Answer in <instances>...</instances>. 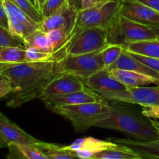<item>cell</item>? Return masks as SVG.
I'll return each instance as SVG.
<instances>
[{
	"label": "cell",
	"instance_id": "6da1fadb",
	"mask_svg": "<svg viewBox=\"0 0 159 159\" xmlns=\"http://www.w3.org/2000/svg\"><path fill=\"white\" fill-rule=\"evenodd\" d=\"M110 104V111L98 119L93 127L122 132L134 140L154 141L159 140V131L152 119L141 112L116 103Z\"/></svg>",
	"mask_w": 159,
	"mask_h": 159
},
{
	"label": "cell",
	"instance_id": "7a4b0ae2",
	"mask_svg": "<svg viewBox=\"0 0 159 159\" xmlns=\"http://www.w3.org/2000/svg\"><path fill=\"white\" fill-rule=\"evenodd\" d=\"M55 61L22 62L13 65H0V74L11 82L14 93L23 91L55 71Z\"/></svg>",
	"mask_w": 159,
	"mask_h": 159
},
{
	"label": "cell",
	"instance_id": "3957f363",
	"mask_svg": "<svg viewBox=\"0 0 159 159\" xmlns=\"http://www.w3.org/2000/svg\"><path fill=\"white\" fill-rule=\"evenodd\" d=\"M48 109L68 120L76 132H83L93 127L98 119L110 111V104L103 99L79 105L54 106Z\"/></svg>",
	"mask_w": 159,
	"mask_h": 159
},
{
	"label": "cell",
	"instance_id": "277c9868",
	"mask_svg": "<svg viewBox=\"0 0 159 159\" xmlns=\"http://www.w3.org/2000/svg\"><path fill=\"white\" fill-rule=\"evenodd\" d=\"M107 30L108 44L120 45L125 48L136 42L158 40L152 27L128 20L120 13Z\"/></svg>",
	"mask_w": 159,
	"mask_h": 159
},
{
	"label": "cell",
	"instance_id": "5b68a950",
	"mask_svg": "<svg viewBox=\"0 0 159 159\" xmlns=\"http://www.w3.org/2000/svg\"><path fill=\"white\" fill-rule=\"evenodd\" d=\"M119 11L120 0H106L93 7L79 9L69 38L87 28L107 29L118 16Z\"/></svg>",
	"mask_w": 159,
	"mask_h": 159
},
{
	"label": "cell",
	"instance_id": "8992f818",
	"mask_svg": "<svg viewBox=\"0 0 159 159\" xmlns=\"http://www.w3.org/2000/svg\"><path fill=\"white\" fill-rule=\"evenodd\" d=\"M102 51V49L89 54L75 55L66 54L56 61V72L73 75L85 82L92 75L105 68Z\"/></svg>",
	"mask_w": 159,
	"mask_h": 159
},
{
	"label": "cell",
	"instance_id": "52a82bcc",
	"mask_svg": "<svg viewBox=\"0 0 159 159\" xmlns=\"http://www.w3.org/2000/svg\"><path fill=\"white\" fill-rule=\"evenodd\" d=\"M108 45L107 30L104 28H87L70 37L63 50L66 54H83L99 51Z\"/></svg>",
	"mask_w": 159,
	"mask_h": 159
},
{
	"label": "cell",
	"instance_id": "ba28073f",
	"mask_svg": "<svg viewBox=\"0 0 159 159\" xmlns=\"http://www.w3.org/2000/svg\"><path fill=\"white\" fill-rule=\"evenodd\" d=\"M98 95L111 102L137 104L141 107L159 105V85L127 88L126 90L117 93Z\"/></svg>",
	"mask_w": 159,
	"mask_h": 159
},
{
	"label": "cell",
	"instance_id": "9c48e42d",
	"mask_svg": "<svg viewBox=\"0 0 159 159\" xmlns=\"http://www.w3.org/2000/svg\"><path fill=\"white\" fill-rule=\"evenodd\" d=\"M87 87L80 78L67 73H56L40 93V99H49L74 92L82 91Z\"/></svg>",
	"mask_w": 159,
	"mask_h": 159
},
{
	"label": "cell",
	"instance_id": "30bf717a",
	"mask_svg": "<svg viewBox=\"0 0 159 159\" xmlns=\"http://www.w3.org/2000/svg\"><path fill=\"white\" fill-rule=\"evenodd\" d=\"M79 9L78 6L67 0L58 10L43 19L39 23L38 29L45 33L52 30L64 29L71 34Z\"/></svg>",
	"mask_w": 159,
	"mask_h": 159
},
{
	"label": "cell",
	"instance_id": "8fae6325",
	"mask_svg": "<svg viewBox=\"0 0 159 159\" xmlns=\"http://www.w3.org/2000/svg\"><path fill=\"white\" fill-rule=\"evenodd\" d=\"M119 13L140 24L150 27L159 26V12L134 0H120Z\"/></svg>",
	"mask_w": 159,
	"mask_h": 159
},
{
	"label": "cell",
	"instance_id": "7c38bea8",
	"mask_svg": "<svg viewBox=\"0 0 159 159\" xmlns=\"http://www.w3.org/2000/svg\"><path fill=\"white\" fill-rule=\"evenodd\" d=\"M85 85L97 94L117 93L127 89L107 68H103L89 76L85 81Z\"/></svg>",
	"mask_w": 159,
	"mask_h": 159
},
{
	"label": "cell",
	"instance_id": "4fadbf2b",
	"mask_svg": "<svg viewBox=\"0 0 159 159\" xmlns=\"http://www.w3.org/2000/svg\"><path fill=\"white\" fill-rule=\"evenodd\" d=\"M0 140L7 146L12 144L37 145L40 141L22 130L2 113H0Z\"/></svg>",
	"mask_w": 159,
	"mask_h": 159
},
{
	"label": "cell",
	"instance_id": "5bb4252c",
	"mask_svg": "<svg viewBox=\"0 0 159 159\" xmlns=\"http://www.w3.org/2000/svg\"><path fill=\"white\" fill-rule=\"evenodd\" d=\"M117 144L110 139L107 141L96 139L92 137L79 138L70 145L65 146L68 150L75 152L80 159H92L96 154L107 149L116 147Z\"/></svg>",
	"mask_w": 159,
	"mask_h": 159
},
{
	"label": "cell",
	"instance_id": "9a60e30c",
	"mask_svg": "<svg viewBox=\"0 0 159 159\" xmlns=\"http://www.w3.org/2000/svg\"><path fill=\"white\" fill-rule=\"evenodd\" d=\"M103 100L97 93L86 88L82 91L74 92L49 99H43L45 106L48 108L54 106H66V105H79V104L88 103V102H99Z\"/></svg>",
	"mask_w": 159,
	"mask_h": 159
},
{
	"label": "cell",
	"instance_id": "2e32d148",
	"mask_svg": "<svg viewBox=\"0 0 159 159\" xmlns=\"http://www.w3.org/2000/svg\"><path fill=\"white\" fill-rule=\"evenodd\" d=\"M116 144L124 146L143 159H159V140L141 141L130 138H110Z\"/></svg>",
	"mask_w": 159,
	"mask_h": 159
},
{
	"label": "cell",
	"instance_id": "e0dca14e",
	"mask_svg": "<svg viewBox=\"0 0 159 159\" xmlns=\"http://www.w3.org/2000/svg\"><path fill=\"white\" fill-rule=\"evenodd\" d=\"M107 69H108L109 71L113 69H122L134 71V72L141 73V74L150 76V77L154 78L159 81V74L158 72L134 58L126 48L123 51L122 54L118 58V60Z\"/></svg>",
	"mask_w": 159,
	"mask_h": 159
},
{
	"label": "cell",
	"instance_id": "ac0fdd59",
	"mask_svg": "<svg viewBox=\"0 0 159 159\" xmlns=\"http://www.w3.org/2000/svg\"><path fill=\"white\" fill-rule=\"evenodd\" d=\"M110 71L118 81L124 84L127 88L145 86L150 84H155V85H159L158 80L150 76L141 74V73L122 69H113L110 70Z\"/></svg>",
	"mask_w": 159,
	"mask_h": 159
},
{
	"label": "cell",
	"instance_id": "d6986e66",
	"mask_svg": "<svg viewBox=\"0 0 159 159\" xmlns=\"http://www.w3.org/2000/svg\"><path fill=\"white\" fill-rule=\"evenodd\" d=\"M23 44L26 49L27 48H34V49L39 50L40 51L47 53H52L53 51L52 46L51 44L49 39H48L47 33L37 30L34 33L28 36L24 40H23Z\"/></svg>",
	"mask_w": 159,
	"mask_h": 159
},
{
	"label": "cell",
	"instance_id": "ffe728a7",
	"mask_svg": "<svg viewBox=\"0 0 159 159\" xmlns=\"http://www.w3.org/2000/svg\"><path fill=\"white\" fill-rule=\"evenodd\" d=\"M38 148L49 159H80L75 152L68 150L65 146L43 142L40 141L37 144Z\"/></svg>",
	"mask_w": 159,
	"mask_h": 159
},
{
	"label": "cell",
	"instance_id": "44dd1931",
	"mask_svg": "<svg viewBox=\"0 0 159 159\" xmlns=\"http://www.w3.org/2000/svg\"><path fill=\"white\" fill-rule=\"evenodd\" d=\"M126 49L134 54L159 59V40L136 42L129 45Z\"/></svg>",
	"mask_w": 159,
	"mask_h": 159
},
{
	"label": "cell",
	"instance_id": "7402d4cb",
	"mask_svg": "<svg viewBox=\"0 0 159 159\" xmlns=\"http://www.w3.org/2000/svg\"><path fill=\"white\" fill-rule=\"evenodd\" d=\"M92 159H142L138 154L124 146L117 144L116 147L107 149L96 154Z\"/></svg>",
	"mask_w": 159,
	"mask_h": 159
},
{
	"label": "cell",
	"instance_id": "603a6c76",
	"mask_svg": "<svg viewBox=\"0 0 159 159\" xmlns=\"http://www.w3.org/2000/svg\"><path fill=\"white\" fill-rule=\"evenodd\" d=\"M26 48L6 47L0 48V65H13L26 61Z\"/></svg>",
	"mask_w": 159,
	"mask_h": 159
},
{
	"label": "cell",
	"instance_id": "cb8c5ba5",
	"mask_svg": "<svg viewBox=\"0 0 159 159\" xmlns=\"http://www.w3.org/2000/svg\"><path fill=\"white\" fill-rule=\"evenodd\" d=\"M125 48L117 44H108L102 49V57L105 68H109L118 60Z\"/></svg>",
	"mask_w": 159,
	"mask_h": 159
},
{
	"label": "cell",
	"instance_id": "d4e9b609",
	"mask_svg": "<svg viewBox=\"0 0 159 159\" xmlns=\"http://www.w3.org/2000/svg\"><path fill=\"white\" fill-rule=\"evenodd\" d=\"M9 1L18 6L20 9L26 12L31 19H33L37 23H41L43 20L41 13L36 9L35 6L31 3L30 0H9Z\"/></svg>",
	"mask_w": 159,
	"mask_h": 159
},
{
	"label": "cell",
	"instance_id": "484cf974",
	"mask_svg": "<svg viewBox=\"0 0 159 159\" xmlns=\"http://www.w3.org/2000/svg\"><path fill=\"white\" fill-rule=\"evenodd\" d=\"M16 47L25 48L23 41L14 37L9 30L0 26V48Z\"/></svg>",
	"mask_w": 159,
	"mask_h": 159
},
{
	"label": "cell",
	"instance_id": "4316f807",
	"mask_svg": "<svg viewBox=\"0 0 159 159\" xmlns=\"http://www.w3.org/2000/svg\"><path fill=\"white\" fill-rule=\"evenodd\" d=\"M27 159H49L40 148L33 144H16Z\"/></svg>",
	"mask_w": 159,
	"mask_h": 159
},
{
	"label": "cell",
	"instance_id": "83f0119b",
	"mask_svg": "<svg viewBox=\"0 0 159 159\" xmlns=\"http://www.w3.org/2000/svg\"><path fill=\"white\" fill-rule=\"evenodd\" d=\"M26 50V61L38 62L55 61V59H54V55L52 53L43 52V51L34 49V48H27V49Z\"/></svg>",
	"mask_w": 159,
	"mask_h": 159
},
{
	"label": "cell",
	"instance_id": "f1b7e54d",
	"mask_svg": "<svg viewBox=\"0 0 159 159\" xmlns=\"http://www.w3.org/2000/svg\"><path fill=\"white\" fill-rule=\"evenodd\" d=\"M66 1L67 0H47L40 12L43 19L50 16L58 10Z\"/></svg>",
	"mask_w": 159,
	"mask_h": 159
},
{
	"label": "cell",
	"instance_id": "f546056e",
	"mask_svg": "<svg viewBox=\"0 0 159 159\" xmlns=\"http://www.w3.org/2000/svg\"><path fill=\"white\" fill-rule=\"evenodd\" d=\"M130 53L134 58H136L139 61L142 62L143 64L147 65L148 67H149V68H152V70H154V71H155L159 74V59L154 58V57H146V56H143L138 54H134V53Z\"/></svg>",
	"mask_w": 159,
	"mask_h": 159
},
{
	"label": "cell",
	"instance_id": "4dcf8cb0",
	"mask_svg": "<svg viewBox=\"0 0 159 159\" xmlns=\"http://www.w3.org/2000/svg\"><path fill=\"white\" fill-rule=\"evenodd\" d=\"M141 113L150 119H159V105L142 107Z\"/></svg>",
	"mask_w": 159,
	"mask_h": 159
},
{
	"label": "cell",
	"instance_id": "1f68e13d",
	"mask_svg": "<svg viewBox=\"0 0 159 159\" xmlns=\"http://www.w3.org/2000/svg\"><path fill=\"white\" fill-rule=\"evenodd\" d=\"M15 92V89L11 82L7 79H3L0 82V99Z\"/></svg>",
	"mask_w": 159,
	"mask_h": 159
},
{
	"label": "cell",
	"instance_id": "d6a6232c",
	"mask_svg": "<svg viewBox=\"0 0 159 159\" xmlns=\"http://www.w3.org/2000/svg\"><path fill=\"white\" fill-rule=\"evenodd\" d=\"M9 154L6 156L7 159H27L21 153L16 144H9L8 145Z\"/></svg>",
	"mask_w": 159,
	"mask_h": 159
},
{
	"label": "cell",
	"instance_id": "836d02e7",
	"mask_svg": "<svg viewBox=\"0 0 159 159\" xmlns=\"http://www.w3.org/2000/svg\"><path fill=\"white\" fill-rule=\"evenodd\" d=\"M0 26L9 30V18L2 4V0H0Z\"/></svg>",
	"mask_w": 159,
	"mask_h": 159
},
{
	"label": "cell",
	"instance_id": "e575fe53",
	"mask_svg": "<svg viewBox=\"0 0 159 159\" xmlns=\"http://www.w3.org/2000/svg\"><path fill=\"white\" fill-rule=\"evenodd\" d=\"M106 0H80V9H86L103 2Z\"/></svg>",
	"mask_w": 159,
	"mask_h": 159
},
{
	"label": "cell",
	"instance_id": "d590c367",
	"mask_svg": "<svg viewBox=\"0 0 159 159\" xmlns=\"http://www.w3.org/2000/svg\"><path fill=\"white\" fill-rule=\"evenodd\" d=\"M141 2L159 12V0H134Z\"/></svg>",
	"mask_w": 159,
	"mask_h": 159
},
{
	"label": "cell",
	"instance_id": "8d00e7d4",
	"mask_svg": "<svg viewBox=\"0 0 159 159\" xmlns=\"http://www.w3.org/2000/svg\"><path fill=\"white\" fill-rule=\"evenodd\" d=\"M36 1V8L39 12H41V9L44 3L46 2L47 0H35Z\"/></svg>",
	"mask_w": 159,
	"mask_h": 159
},
{
	"label": "cell",
	"instance_id": "74e56055",
	"mask_svg": "<svg viewBox=\"0 0 159 159\" xmlns=\"http://www.w3.org/2000/svg\"><path fill=\"white\" fill-rule=\"evenodd\" d=\"M152 124H154V126L158 129V130L159 131V121L155 120H152Z\"/></svg>",
	"mask_w": 159,
	"mask_h": 159
},
{
	"label": "cell",
	"instance_id": "f35d334b",
	"mask_svg": "<svg viewBox=\"0 0 159 159\" xmlns=\"http://www.w3.org/2000/svg\"><path fill=\"white\" fill-rule=\"evenodd\" d=\"M152 29L155 30V32L156 33L157 35H158V40H159V26H154V27H152Z\"/></svg>",
	"mask_w": 159,
	"mask_h": 159
},
{
	"label": "cell",
	"instance_id": "ab89813d",
	"mask_svg": "<svg viewBox=\"0 0 159 159\" xmlns=\"http://www.w3.org/2000/svg\"><path fill=\"white\" fill-rule=\"evenodd\" d=\"M6 147H8V146L6 145V144H5L2 141H1V140H0V148H6Z\"/></svg>",
	"mask_w": 159,
	"mask_h": 159
},
{
	"label": "cell",
	"instance_id": "60d3db41",
	"mask_svg": "<svg viewBox=\"0 0 159 159\" xmlns=\"http://www.w3.org/2000/svg\"><path fill=\"white\" fill-rule=\"evenodd\" d=\"M30 1L31 3H32V4L34 5V6L36 7V1H35V0H30ZM36 9H37V8H36Z\"/></svg>",
	"mask_w": 159,
	"mask_h": 159
},
{
	"label": "cell",
	"instance_id": "b9f144b4",
	"mask_svg": "<svg viewBox=\"0 0 159 159\" xmlns=\"http://www.w3.org/2000/svg\"><path fill=\"white\" fill-rule=\"evenodd\" d=\"M3 79H5V78H4V77H3V76H2V75H1V74H0V82H1V81H2V80H3Z\"/></svg>",
	"mask_w": 159,
	"mask_h": 159
},
{
	"label": "cell",
	"instance_id": "7bdbcfd3",
	"mask_svg": "<svg viewBox=\"0 0 159 159\" xmlns=\"http://www.w3.org/2000/svg\"></svg>",
	"mask_w": 159,
	"mask_h": 159
},
{
	"label": "cell",
	"instance_id": "ee69618b",
	"mask_svg": "<svg viewBox=\"0 0 159 159\" xmlns=\"http://www.w3.org/2000/svg\"><path fill=\"white\" fill-rule=\"evenodd\" d=\"M142 159H143V158H142Z\"/></svg>",
	"mask_w": 159,
	"mask_h": 159
}]
</instances>
